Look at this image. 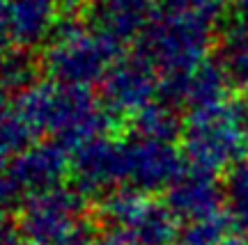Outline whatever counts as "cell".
I'll return each mask as SVG.
<instances>
[]
</instances>
